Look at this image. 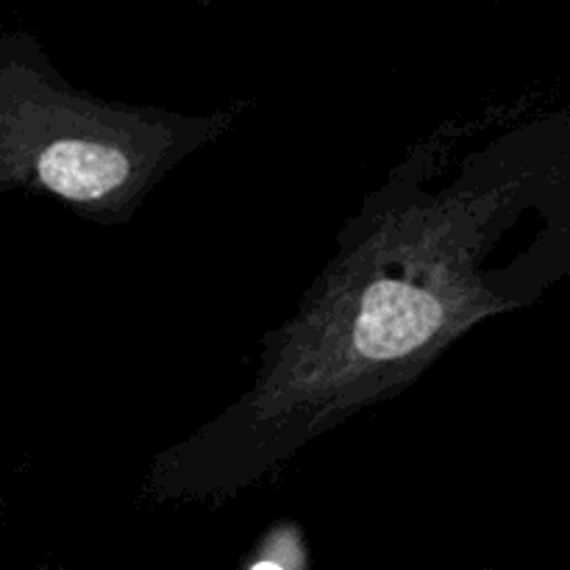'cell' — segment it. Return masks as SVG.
I'll return each instance as SVG.
<instances>
[{
    "mask_svg": "<svg viewBox=\"0 0 570 570\" xmlns=\"http://www.w3.org/2000/svg\"><path fill=\"white\" fill-rule=\"evenodd\" d=\"M200 126L89 98L31 33H0V195H53L81 215H122L198 142Z\"/></svg>",
    "mask_w": 570,
    "mask_h": 570,
    "instance_id": "2",
    "label": "cell"
},
{
    "mask_svg": "<svg viewBox=\"0 0 570 570\" xmlns=\"http://www.w3.org/2000/svg\"><path fill=\"white\" fill-rule=\"evenodd\" d=\"M551 122L449 131L345 234L259 382L178 451L173 490L245 484L401 387L468 326L534 298L570 259L568 150Z\"/></svg>",
    "mask_w": 570,
    "mask_h": 570,
    "instance_id": "1",
    "label": "cell"
}]
</instances>
